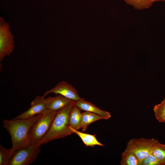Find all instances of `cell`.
Segmentation results:
<instances>
[{
  "instance_id": "cell-18",
  "label": "cell",
  "mask_w": 165,
  "mask_h": 165,
  "mask_svg": "<svg viewBox=\"0 0 165 165\" xmlns=\"http://www.w3.org/2000/svg\"><path fill=\"white\" fill-rule=\"evenodd\" d=\"M153 109L155 117L158 121L165 123V99L155 105Z\"/></svg>"
},
{
  "instance_id": "cell-4",
  "label": "cell",
  "mask_w": 165,
  "mask_h": 165,
  "mask_svg": "<svg viewBox=\"0 0 165 165\" xmlns=\"http://www.w3.org/2000/svg\"><path fill=\"white\" fill-rule=\"evenodd\" d=\"M39 144L31 145L16 151L9 165H29L36 159L40 151Z\"/></svg>"
},
{
  "instance_id": "cell-1",
  "label": "cell",
  "mask_w": 165,
  "mask_h": 165,
  "mask_svg": "<svg viewBox=\"0 0 165 165\" xmlns=\"http://www.w3.org/2000/svg\"><path fill=\"white\" fill-rule=\"evenodd\" d=\"M43 114L26 118L3 120V126L9 134L15 151L27 146L28 134L34 123Z\"/></svg>"
},
{
  "instance_id": "cell-5",
  "label": "cell",
  "mask_w": 165,
  "mask_h": 165,
  "mask_svg": "<svg viewBox=\"0 0 165 165\" xmlns=\"http://www.w3.org/2000/svg\"><path fill=\"white\" fill-rule=\"evenodd\" d=\"M13 36L9 30L8 23L0 17V61L9 56L14 48Z\"/></svg>"
},
{
  "instance_id": "cell-13",
  "label": "cell",
  "mask_w": 165,
  "mask_h": 165,
  "mask_svg": "<svg viewBox=\"0 0 165 165\" xmlns=\"http://www.w3.org/2000/svg\"><path fill=\"white\" fill-rule=\"evenodd\" d=\"M81 129L82 132L85 131L88 127L92 123L100 119H107L104 116L98 115L84 111L82 113Z\"/></svg>"
},
{
  "instance_id": "cell-7",
  "label": "cell",
  "mask_w": 165,
  "mask_h": 165,
  "mask_svg": "<svg viewBox=\"0 0 165 165\" xmlns=\"http://www.w3.org/2000/svg\"><path fill=\"white\" fill-rule=\"evenodd\" d=\"M53 93L60 94L74 101H77L81 97L79 96L76 89L66 81H62L57 84L53 88L45 92L44 97L47 94Z\"/></svg>"
},
{
  "instance_id": "cell-9",
  "label": "cell",
  "mask_w": 165,
  "mask_h": 165,
  "mask_svg": "<svg viewBox=\"0 0 165 165\" xmlns=\"http://www.w3.org/2000/svg\"><path fill=\"white\" fill-rule=\"evenodd\" d=\"M73 101L60 94L54 97L49 96L45 98L46 107L50 111H58L66 107Z\"/></svg>"
},
{
  "instance_id": "cell-14",
  "label": "cell",
  "mask_w": 165,
  "mask_h": 165,
  "mask_svg": "<svg viewBox=\"0 0 165 165\" xmlns=\"http://www.w3.org/2000/svg\"><path fill=\"white\" fill-rule=\"evenodd\" d=\"M70 127L74 134H75L79 137L86 146L92 147H94L95 145L101 146H104L103 144L98 141L95 135H92L84 133Z\"/></svg>"
},
{
  "instance_id": "cell-16",
  "label": "cell",
  "mask_w": 165,
  "mask_h": 165,
  "mask_svg": "<svg viewBox=\"0 0 165 165\" xmlns=\"http://www.w3.org/2000/svg\"><path fill=\"white\" fill-rule=\"evenodd\" d=\"M12 148H7L0 145V165H9L15 152Z\"/></svg>"
},
{
  "instance_id": "cell-20",
  "label": "cell",
  "mask_w": 165,
  "mask_h": 165,
  "mask_svg": "<svg viewBox=\"0 0 165 165\" xmlns=\"http://www.w3.org/2000/svg\"><path fill=\"white\" fill-rule=\"evenodd\" d=\"M154 2L157 1H165V0H154Z\"/></svg>"
},
{
  "instance_id": "cell-10",
  "label": "cell",
  "mask_w": 165,
  "mask_h": 165,
  "mask_svg": "<svg viewBox=\"0 0 165 165\" xmlns=\"http://www.w3.org/2000/svg\"><path fill=\"white\" fill-rule=\"evenodd\" d=\"M75 105L81 110L90 112L105 117L107 119L111 117L108 112L102 110L93 104L85 100L83 98L75 101Z\"/></svg>"
},
{
  "instance_id": "cell-3",
  "label": "cell",
  "mask_w": 165,
  "mask_h": 165,
  "mask_svg": "<svg viewBox=\"0 0 165 165\" xmlns=\"http://www.w3.org/2000/svg\"><path fill=\"white\" fill-rule=\"evenodd\" d=\"M57 111L45 113L34 123L29 131L27 146L38 144L48 131Z\"/></svg>"
},
{
  "instance_id": "cell-15",
  "label": "cell",
  "mask_w": 165,
  "mask_h": 165,
  "mask_svg": "<svg viewBox=\"0 0 165 165\" xmlns=\"http://www.w3.org/2000/svg\"><path fill=\"white\" fill-rule=\"evenodd\" d=\"M138 158L134 153L125 150L122 154L121 165H140Z\"/></svg>"
},
{
  "instance_id": "cell-17",
  "label": "cell",
  "mask_w": 165,
  "mask_h": 165,
  "mask_svg": "<svg viewBox=\"0 0 165 165\" xmlns=\"http://www.w3.org/2000/svg\"><path fill=\"white\" fill-rule=\"evenodd\" d=\"M127 4L133 6L135 9L142 10L150 7L154 2V0H123Z\"/></svg>"
},
{
  "instance_id": "cell-2",
  "label": "cell",
  "mask_w": 165,
  "mask_h": 165,
  "mask_svg": "<svg viewBox=\"0 0 165 165\" xmlns=\"http://www.w3.org/2000/svg\"><path fill=\"white\" fill-rule=\"evenodd\" d=\"M75 101H73L66 107L57 111L48 131L39 142L38 144L40 145L74 134L69 125V116Z\"/></svg>"
},
{
  "instance_id": "cell-19",
  "label": "cell",
  "mask_w": 165,
  "mask_h": 165,
  "mask_svg": "<svg viewBox=\"0 0 165 165\" xmlns=\"http://www.w3.org/2000/svg\"><path fill=\"white\" fill-rule=\"evenodd\" d=\"M140 165H161L158 160L151 153L142 161Z\"/></svg>"
},
{
  "instance_id": "cell-11",
  "label": "cell",
  "mask_w": 165,
  "mask_h": 165,
  "mask_svg": "<svg viewBox=\"0 0 165 165\" xmlns=\"http://www.w3.org/2000/svg\"><path fill=\"white\" fill-rule=\"evenodd\" d=\"M81 110L75 105L72 108L69 114V125L71 128L78 130L81 128L82 113Z\"/></svg>"
},
{
  "instance_id": "cell-6",
  "label": "cell",
  "mask_w": 165,
  "mask_h": 165,
  "mask_svg": "<svg viewBox=\"0 0 165 165\" xmlns=\"http://www.w3.org/2000/svg\"><path fill=\"white\" fill-rule=\"evenodd\" d=\"M154 139L133 138L127 142L125 151L134 154L141 163L151 153Z\"/></svg>"
},
{
  "instance_id": "cell-8",
  "label": "cell",
  "mask_w": 165,
  "mask_h": 165,
  "mask_svg": "<svg viewBox=\"0 0 165 165\" xmlns=\"http://www.w3.org/2000/svg\"><path fill=\"white\" fill-rule=\"evenodd\" d=\"M49 112L46 108L45 97L37 96L31 102L29 108L14 119L28 118Z\"/></svg>"
},
{
  "instance_id": "cell-12",
  "label": "cell",
  "mask_w": 165,
  "mask_h": 165,
  "mask_svg": "<svg viewBox=\"0 0 165 165\" xmlns=\"http://www.w3.org/2000/svg\"><path fill=\"white\" fill-rule=\"evenodd\" d=\"M151 153L161 165H165V144H162L157 139H154L151 148Z\"/></svg>"
}]
</instances>
